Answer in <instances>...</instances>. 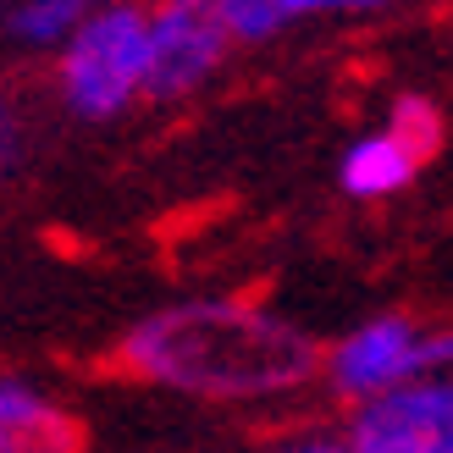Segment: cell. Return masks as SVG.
<instances>
[{"instance_id": "6da1fadb", "label": "cell", "mask_w": 453, "mask_h": 453, "mask_svg": "<svg viewBox=\"0 0 453 453\" xmlns=\"http://www.w3.org/2000/svg\"><path fill=\"white\" fill-rule=\"evenodd\" d=\"M122 365L211 403H265L321 371L315 337L249 299H183L122 337Z\"/></svg>"}, {"instance_id": "7a4b0ae2", "label": "cell", "mask_w": 453, "mask_h": 453, "mask_svg": "<svg viewBox=\"0 0 453 453\" xmlns=\"http://www.w3.org/2000/svg\"><path fill=\"white\" fill-rule=\"evenodd\" d=\"M56 95L78 122H117L144 100V0L95 6L56 50Z\"/></svg>"}, {"instance_id": "3957f363", "label": "cell", "mask_w": 453, "mask_h": 453, "mask_svg": "<svg viewBox=\"0 0 453 453\" xmlns=\"http://www.w3.org/2000/svg\"><path fill=\"white\" fill-rule=\"evenodd\" d=\"M233 39L216 22L211 0H150L144 6V100L172 105L199 95L216 73Z\"/></svg>"}, {"instance_id": "277c9868", "label": "cell", "mask_w": 453, "mask_h": 453, "mask_svg": "<svg viewBox=\"0 0 453 453\" xmlns=\"http://www.w3.org/2000/svg\"><path fill=\"white\" fill-rule=\"evenodd\" d=\"M321 376L337 398L371 403L426 376V326H415L410 315H371L321 354Z\"/></svg>"}, {"instance_id": "5b68a950", "label": "cell", "mask_w": 453, "mask_h": 453, "mask_svg": "<svg viewBox=\"0 0 453 453\" xmlns=\"http://www.w3.org/2000/svg\"><path fill=\"white\" fill-rule=\"evenodd\" d=\"M354 453H453V376H415L349 410Z\"/></svg>"}, {"instance_id": "8992f818", "label": "cell", "mask_w": 453, "mask_h": 453, "mask_svg": "<svg viewBox=\"0 0 453 453\" xmlns=\"http://www.w3.org/2000/svg\"><path fill=\"white\" fill-rule=\"evenodd\" d=\"M83 432L56 393L28 376H0V453H78Z\"/></svg>"}, {"instance_id": "52a82bcc", "label": "cell", "mask_w": 453, "mask_h": 453, "mask_svg": "<svg viewBox=\"0 0 453 453\" xmlns=\"http://www.w3.org/2000/svg\"><path fill=\"white\" fill-rule=\"evenodd\" d=\"M388 6L393 0H211V12L233 44H265L310 17H365Z\"/></svg>"}, {"instance_id": "ba28073f", "label": "cell", "mask_w": 453, "mask_h": 453, "mask_svg": "<svg viewBox=\"0 0 453 453\" xmlns=\"http://www.w3.org/2000/svg\"><path fill=\"white\" fill-rule=\"evenodd\" d=\"M420 161L410 150H403L388 127L365 133V139H354L343 150V161H337V183H343L354 199H388V194H403L415 183Z\"/></svg>"}, {"instance_id": "9c48e42d", "label": "cell", "mask_w": 453, "mask_h": 453, "mask_svg": "<svg viewBox=\"0 0 453 453\" xmlns=\"http://www.w3.org/2000/svg\"><path fill=\"white\" fill-rule=\"evenodd\" d=\"M95 6L100 0H12V12L0 17V28H6V39L22 44V50H61L66 34Z\"/></svg>"}, {"instance_id": "30bf717a", "label": "cell", "mask_w": 453, "mask_h": 453, "mask_svg": "<svg viewBox=\"0 0 453 453\" xmlns=\"http://www.w3.org/2000/svg\"><path fill=\"white\" fill-rule=\"evenodd\" d=\"M388 133L415 155V161H426V155L437 150V139H442V117H437V105H432V100L403 95V100L393 105V117H388Z\"/></svg>"}, {"instance_id": "8fae6325", "label": "cell", "mask_w": 453, "mask_h": 453, "mask_svg": "<svg viewBox=\"0 0 453 453\" xmlns=\"http://www.w3.org/2000/svg\"><path fill=\"white\" fill-rule=\"evenodd\" d=\"M22 150H28V127H22V111L0 95V177H12Z\"/></svg>"}, {"instance_id": "7c38bea8", "label": "cell", "mask_w": 453, "mask_h": 453, "mask_svg": "<svg viewBox=\"0 0 453 453\" xmlns=\"http://www.w3.org/2000/svg\"><path fill=\"white\" fill-rule=\"evenodd\" d=\"M426 376H453V326L426 332Z\"/></svg>"}, {"instance_id": "4fadbf2b", "label": "cell", "mask_w": 453, "mask_h": 453, "mask_svg": "<svg viewBox=\"0 0 453 453\" xmlns=\"http://www.w3.org/2000/svg\"><path fill=\"white\" fill-rule=\"evenodd\" d=\"M277 453H354L343 437H299V442H288V448H277Z\"/></svg>"}, {"instance_id": "5bb4252c", "label": "cell", "mask_w": 453, "mask_h": 453, "mask_svg": "<svg viewBox=\"0 0 453 453\" xmlns=\"http://www.w3.org/2000/svg\"><path fill=\"white\" fill-rule=\"evenodd\" d=\"M100 6H127V0H100Z\"/></svg>"}, {"instance_id": "9a60e30c", "label": "cell", "mask_w": 453, "mask_h": 453, "mask_svg": "<svg viewBox=\"0 0 453 453\" xmlns=\"http://www.w3.org/2000/svg\"><path fill=\"white\" fill-rule=\"evenodd\" d=\"M6 12H12V0H0V17H6Z\"/></svg>"}]
</instances>
